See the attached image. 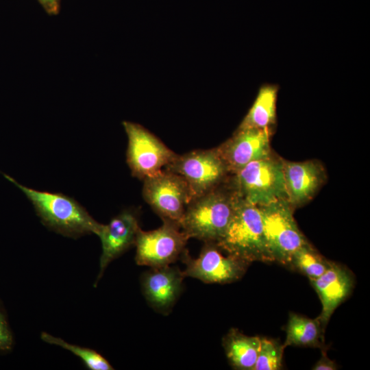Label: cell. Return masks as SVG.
Instances as JSON below:
<instances>
[{"label": "cell", "mask_w": 370, "mask_h": 370, "mask_svg": "<svg viewBox=\"0 0 370 370\" xmlns=\"http://www.w3.org/2000/svg\"><path fill=\"white\" fill-rule=\"evenodd\" d=\"M14 338L5 313L0 305V352H6L12 349Z\"/></svg>", "instance_id": "22"}, {"label": "cell", "mask_w": 370, "mask_h": 370, "mask_svg": "<svg viewBox=\"0 0 370 370\" xmlns=\"http://www.w3.org/2000/svg\"><path fill=\"white\" fill-rule=\"evenodd\" d=\"M185 278L177 267H151L141 275L142 293L153 309L168 314L181 295Z\"/></svg>", "instance_id": "13"}, {"label": "cell", "mask_w": 370, "mask_h": 370, "mask_svg": "<svg viewBox=\"0 0 370 370\" xmlns=\"http://www.w3.org/2000/svg\"><path fill=\"white\" fill-rule=\"evenodd\" d=\"M42 341L61 347L78 356L85 366L90 370H113L114 367L102 355L94 349L69 343L64 339L54 336L47 332L40 334Z\"/></svg>", "instance_id": "20"}, {"label": "cell", "mask_w": 370, "mask_h": 370, "mask_svg": "<svg viewBox=\"0 0 370 370\" xmlns=\"http://www.w3.org/2000/svg\"><path fill=\"white\" fill-rule=\"evenodd\" d=\"M216 245L225 253L248 263L271 262L258 206L240 197L233 217Z\"/></svg>", "instance_id": "3"}, {"label": "cell", "mask_w": 370, "mask_h": 370, "mask_svg": "<svg viewBox=\"0 0 370 370\" xmlns=\"http://www.w3.org/2000/svg\"><path fill=\"white\" fill-rule=\"evenodd\" d=\"M222 345L230 365L238 370H254L260 346V337L243 334L231 328L223 336Z\"/></svg>", "instance_id": "16"}, {"label": "cell", "mask_w": 370, "mask_h": 370, "mask_svg": "<svg viewBox=\"0 0 370 370\" xmlns=\"http://www.w3.org/2000/svg\"><path fill=\"white\" fill-rule=\"evenodd\" d=\"M3 175L25 195L42 224L49 229L72 238L90 234L98 236L103 224L95 220L74 198L61 193L29 188L8 174L3 173Z\"/></svg>", "instance_id": "1"}, {"label": "cell", "mask_w": 370, "mask_h": 370, "mask_svg": "<svg viewBox=\"0 0 370 370\" xmlns=\"http://www.w3.org/2000/svg\"><path fill=\"white\" fill-rule=\"evenodd\" d=\"M286 199L293 208L310 201L325 180L317 161L290 162L282 159Z\"/></svg>", "instance_id": "15"}, {"label": "cell", "mask_w": 370, "mask_h": 370, "mask_svg": "<svg viewBox=\"0 0 370 370\" xmlns=\"http://www.w3.org/2000/svg\"><path fill=\"white\" fill-rule=\"evenodd\" d=\"M331 262L308 243L292 255L286 267L305 275L310 280L322 275L330 267Z\"/></svg>", "instance_id": "19"}, {"label": "cell", "mask_w": 370, "mask_h": 370, "mask_svg": "<svg viewBox=\"0 0 370 370\" xmlns=\"http://www.w3.org/2000/svg\"><path fill=\"white\" fill-rule=\"evenodd\" d=\"M321 349V356L312 369L313 370H336L337 369L338 366L336 365V362L328 357L325 347Z\"/></svg>", "instance_id": "23"}, {"label": "cell", "mask_w": 370, "mask_h": 370, "mask_svg": "<svg viewBox=\"0 0 370 370\" xmlns=\"http://www.w3.org/2000/svg\"><path fill=\"white\" fill-rule=\"evenodd\" d=\"M128 143L126 162L132 175L144 180L164 170L176 157L158 138L141 125L123 121Z\"/></svg>", "instance_id": "7"}, {"label": "cell", "mask_w": 370, "mask_h": 370, "mask_svg": "<svg viewBox=\"0 0 370 370\" xmlns=\"http://www.w3.org/2000/svg\"><path fill=\"white\" fill-rule=\"evenodd\" d=\"M151 231L139 229L134 246L138 265L160 267L180 260L186 251L189 238L180 226L167 221Z\"/></svg>", "instance_id": "8"}, {"label": "cell", "mask_w": 370, "mask_h": 370, "mask_svg": "<svg viewBox=\"0 0 370 370\" xmlns=\"http://www.w3.org/2000/svg\"><path fill=\"white\" fill-rule=\"evenodd\" d=\"M138 212L125 209L114 217L108 224H103L98 234L101 243L99 271L95 284L100 280L109 264L134 246L140 229Z\"/></svg>", "instance_id": "12"}, {"label": "cell", "mask_w": 370, "mask_h": 370, "mask_svg": "<svg viewBox=\"0 0 370 370\" xmlns=\"http://www.w3.org/2000/svg\"><path fill=\"white\" fill-rule=\"evenodd\" d=\"M264 233L273 262L287 266L292 255L308 243L293 215V208L286 199L259 207Z\"/></svg>", "instance_id": "6"}, {"label": "cell", "mask_w": 370, "mask_h": 370, "mask_svg": "<svg viewBox=\"0 0 370 370\" xmlns=\"http://www.w3.org/2000/svg\"><path fill=\"white\" fill-rule=\"evenodd\" d=\"M324 330L317 318L312 319L291 312L283 345L324 348Z\"/></svg>", "instance_id": "17"}, {"label": "cell", "mask_w": 370, "mask_h": 370, "mask_svg": "<svg viewBox=\"0 0 370 370\" xmlns=\"http://www.w3.org/2000/svg\"><path fill=\"white\" fill-rule=\"evenodd\" d=\"M165 169L184 178L191 201L223 184L231 175L217 148L177 154Z\"/></svg>", "instance_id": "5"}, {"label": "cell", "mask_w": 370, "mask_h": 370, "mask_svg": "<svg viewBox=\"0 0 370 370\" xmlns=\"http://www.w3.org/2000/svg\"><path fill=\"white\" fill-rule=\"evenodd\" d=\"M270 136L269 129H237L216 147L230 175L251 162L270 156Z\"/></svg>", "instance_id": "11"}, {"label": "cell", "mask_w": 370, "mask_h": 370, "mask_svg": "<svg viewBox=\"0 0 370 370\" xmlns=\"http://www.w3.org/2000/svg\"><path fill=\"white\" fill-rule=\"evenodd\" d=\"M240 197L258 206L286 199L282 159L271 156L249 162L230 177Z\"/></svg>", "instance_id": "4"}, {"label": "cell", "mask_w": 370, "mask_h": 370, "mask_svg": "<svg viewBox=\"0 0 370 370\" xmlns=\"http://www.w3.org/2000/svg\"><path fill=\"white\" fill-rule=\"evenodd\" d=\"M143 182L142 193L145 201L162 221L180 226L186 207L191 201L184 178L164 169Z\"/></svg>", "instance_id": "9"}, {"label": "cell", "mask_w": 370, "mask_h": 370, "mask_svg": "<svg viewBox=\"0 0 370 370\" xmlns=\"http://www.w3.org/2000/svg\"><path fill=\"white\" fill-rule=\"evenodd\" d=\"M285 347L278 341L260 338V346L254 370H279L282 368Z\"/></svg>", "instance_id": "21"}, {"label": "cell", "mask_w": 370, "mask_h": 370, "mask_svg": "<svg viewBox=\"0 0 370 370\" xmlns=\"http://www.w3.org/2000/svg\"><path fill=\"white\" fill-rule=\"evenodd\" d=\"M240 197L229 179L190 202L180 227L189 238L217 243L225 233Z\"/></svg>", "instance_id": "2"}, {"label": "cell", "mask_w": 370, "mask_h": 370, "mask_svg": "<svg viewBox=\"0 0 370 370\" xmlns=\"http://www.w3.org/2000/svg\"><path fill=\"white\" fill-rule=\"evenodd\" d=\"M49 14H57L60 9V0H38Z\"/></svg>", "instance_id": "24"}, {"label": "cell", "mask_w": 370, "mask_h": 370, "mask_svg": "<svg viewBox=\"0 0 370 370\" xmlns=\"http://www.w3.org/2000/svg\"><path fill=\"white\" fill-rule=\"evenodd\" d=\"M310 281L322 306L317 318L325 329L335 310L351 295L355 284L354 275L345 266L332 262L322 275Z\"/></svg>", "instance_id": "14"}, {"label": "cell", "mask_w": 370, "mask_h": 370, "mask_svg": "<svg viewBox=\"0 0 370 370\" xmlns=\"http://www.w3.org/2000/svg\"><path fill=\"white\" fill-rule=\"evenodd\" d=\"M278 88L274 85L261 87L257 97L238 129H269L275 123Z\"/></svg>", "instance_id": "18"}, {"label": "cell", "mask_w": 370, "mask_h": 370, "mask_svg": "<svg viewBox=\"0 0 370 370\" xmlns=\"http://www.w3.org/2000/svg\"><path fill=\"white\" fill-rule=\"evenodd\" d=\"M180 260L185 265V277L197 279L206 284H229L239 280L249 263L226 254L214 243H204L197 258H193L186 251Z\"/></svg>", "instance_id": "10"}]
</instances>
